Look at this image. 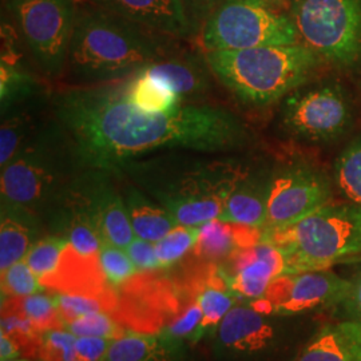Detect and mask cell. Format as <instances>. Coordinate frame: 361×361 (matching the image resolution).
I'll use <instances>...</instances> for the list:
<instances>
[{
	"label": "cell",
	"mask_w": 361,
	"mask_h": 361,
	"mask_svg": "<svg viewBox=\"0 0 361 361\" xmlns=\"http://www.w3.org/2000/svg\"><path fill=\"white\" fill-rule=\"evenodd\" d=\"M50 104L86 169L116 171L173 150L224 153L249 138L243 121L222 107L185 102L165 113L143 111L128 99L123 80L68 86L54 92Z\"/></svg>",
	"instance_id": "obj_1"
},
{
	"label": "cell",
	"mask_w": 361,
	"mask_h": 361,
	"mask_svg": "<svg viewBox=\"0 0 361 361\" xmlns=\"http://www.w3.org/2000/svg\"><path fill=\"white\" fill-rule=\"evenodd\" d=\"M176 40L91 3H77L59 78L70 87L119 82L178 54Z\"/></svg>",
	"instance_id": "obj_2"
},
{
	"label": "cell",
	"mask_w": 361,
	"mask_h": 361,
	"mask_svg": "<svg viewBox=\"0 0 361 361\" xmlns=\"http://www.w3.org/2000/svg\"><path fill=\"white\" fill-rule=\"evenodd\" d=\"M212 153L173 150L130 161L113 171L152 194L180 225L201 226L219 219L226 200L246 171Z\"/></svg>",
	"instance_id": "obj_3"
},
{
	"label": "cell",
	"mask_w": 361,
	"mask_h": 361,
	"mask_svg": "<svg viewBox=\"0 0 361 361\" xmlns=\"http://www.w3.org/2000/svg\"><path fill=\"white\" fill-rule=\"evenodd\" d=\"M213 75L245 104L267 106L297 90L317 65L304 43L205 52Z\"/></svg>",
	"instance_id": "obj_4"
},
{
	"label": "cell",
	"mask_w": 361,
	"mask_h": 361,
	"mask_svg": "<svg viewBox=\"0 0 361 361\" xmlns=\"http://www.w3.org/2000/svg\"><path fill=\"white\" fill-rule=\"evenodd\" d=\"M83 169L68 134L54 118L1 169V202L37 210L50 200H62Z\"/></svg>",
	"instance_id": "obj_5"
},
{
	"label": "cell",
	"mask_w": 361,
	"mask_h": 361,
	"mask_svg": "<svg viewBox=\"0 0 361 361\" xmlns=\"http://www.w3.org/2000/svg\"><path fill=\"white\" fill-rule=\"evenodd\" d=\"M262 240L281 249L286 273L329 269L361 255V207L328 204L288 228L264 232Z\"/></svg>",
	"instance_id": "obj_6"
},
{
	"label": "cell",
	"mask_w": 361,
	"mask_h": 361,
	"mask_svg": "<svg viewBox=\"0 0 361 361\" xmlns=\"http://www.w3.org/2000/svg\"><path fill=\"white\" fill-rule=\"evenodd\" d=\"M300 43L290 18L264 0H221L201 27L205 52Z\"/></svg>",
	"instance_id": "obj_7"
},
{
	"label": "cell",
	"mask_w": 361,
	"mask_h": 361,
	"mask_svg": "<svg viewBox=\"0 0 361 361\" xmlns=\"http://www.w3.org/2000/svg\"><path fill=\"white\" fill-rule=\"evenodd\" d=\"M300 42L325 59L349 65L361 54V0H295Z\"/></svg>",
	"instance_id": "obj_8"
},
{
	"label": "cell",
	"mask_w": 361,
	"mask_h": 361,
	"mask_svg": "<svg viewBox=\"0 0 361 361\" xmlns=\"http://www.w3.org/2000/svg\"><path fill=\"white\" fill-rule=\"evenodd\" d=\"M27 47L46 77H61L73 35L74 0H6Z\"/></svg>",
	"instance_id": "obj_9"
},
{
	"label": "cell",
	"mask_w": 361,
	"mask_h": 361,
	"mask_svg": "<svg viewBox=\"0 0 361 361\" xmlns=\"http://www.w3.org/2000/svg\"><path fill=\"white\" fill-rule=\"evenodd\" d=\"M348 285L349 279L329 269L284 273L271 281L262 298L249 304L265 314L295 317L337 308Z\"/></svg>",
	"instance_id": "obj_10"
},
{
	"label": "cell",
	"mask_w": 361,
	"mask_h": 361,
	"mask_svg": "<svg viewBox=\"0 0 361 361\" xmlns=\"http://www.w3.org/2000/svg\"><path fill=\"white\" fill-rule=\"evenodd\" d=\"M332 190L323 176L304 166L280 170L271 178L264 232L288 228L331 204Z\"/></svg>",
	"instance_id": "obj_11"
},
{
	"label": "cell",
	"mask_w": 361,
	"mask_h": 361,
	"mask_svg": "<svg viewBox=\"0 0 361 361\" xmlns=\"http://www.w3.org/2000/svg\"><path fill=\"white\" fill-rule=\"evenodd\" d=\"M281 113L285 129L313 141L338 135L347 128L350 116L344 94L331 85L290 92Z\"/></svg>",
	"instance_id": "obj_12"
},
{
	"label": "cell",
	"mask_w": 361,
	"mask_h": 361,
	"mask_svg": "<svg viewBox=\"0 0 361 361\" xmlns=\"http://www.w3.org/2000/svg\"><path fill=\"white\" fill-rule=\"evenodd\" d=\"M137 273L122 286L111 314L125 328L138 334H161L180 310L177 290L166 280Z\"/></svg>",
	"instance_id": "obj_13"
},
{
	"label": "cell",
	"mask_w": 361,
	"mask_h": 361,
	"mask_svg": "<svg viewBox=\"0 0 361 361\" xmlns=\"http://www.w3.org/2000/svg\"><path fill=\"white\" fill-rule=\"evenodd\" d=\"M280 316L265 314L250 304L234 305L217 328L219 348L233 357L257 359L285 343L286 329Z\"/></svg>",
	"instance_id": "obj_14"
},
{
	"label": "cell",
	"mask_w": 361,
	"mask_h": 361,
	"mask_svg": "<svg viewBox=\"0 0 361 361\" xmlns=\"http://www.w3.org/2000/svg\"><path fill=\"white\" fill-rule=\"evenodd\" d=\"M221 268L237 297L253 302L264 297L274 279L286 273V259L279 246L262 240L234 253Z\"/></svg>",
	"instance_id": "obj_15"
},
{
	"label": "cell",
	"mask_w": 361,
	"mask_h": 361,
	"mask_svg": "<svg viewBox=\"0 0 361 361\" xmlns=\"http://www.w3.org/2000/svg\"><path fill=\"white\" fill-rule=\"evenodd\" d=\"M106 11L119 15L158 34L189 39L195 31L183 0H87Z\"/></svg>",
	"instance_id": "obj_16"
},
{
	"label": "cell",
	"mask_w": 361,
	"mask_h": 361,
	"mask_svg": "<svg viewBox=\"0 0 361 361\" xmlns=\"http://www.w3.org/2000/svg\"><path fill=\"white\" fill-rule=\"evenodd\" d=\"M40 284L62 295L101 297L116 292L106 281L99 255H82L70 243L62 252L56 271Z\"/></svg>",
	"instance_id": "obj_17"
},
{
	"label": "cell",
	"mask_w": 361,
	"mask_h": 361,
	"mask_svg": "<svg viewBox=\"0 0 361 361\" xmlns=\"http://www.w3.org/2000/svg\"><path fill=\"white\" fill-rule=\"evenodd\" d=\"M185 288L193 295L204 313L202 335L219 328L238 297L233 292L222 268L217 262H205L188 277Z\"/></svg>",
	"instance_id": "obj_18"
},
{
	"label": "cell",
	"mask_w": 361,
	"mask_h": 361,
	"mask_svg": "<svg viewBox=\"0 0 361 361\" xmlns=\"http://www.w3.org/2000/svg\"><path fill=\"white\" fill-rule=\"evenodd\" d=\"M295 361H361V324H324L310 336Z\"/></svg>",
	"instance_id": "obj_19"
},
{
	"label": "cell",
	"mask_w": 361,
	"mask_h": 361,
	"mask_svg": "<svg viewBox=\"0 0 361 361\" xmlns=\"http://www.w3.org/2000/svg\"><path fill=\"white\" fill-rule=\"evenodd\" d=\"M147 75L166 85L174 91L183 102L188 99H198L210 90V74L207 58L202 61L194 55L176 54L168 59L146 67Z\"/></svg>",
	"instance_id": "obj_20"
},
{
	"label": "cell",
	"mask_w": 361,
	"mask_h": 361,
	"mask_svg": "<svg viewBox=\"0 0 361 361\" xmlns=\"http://www.w3.org/2000/svg\"><path fill=\"white\" fill-rule=\"evenodd\" d=\"M264 232L241 224L216 219L200 226V235L193 247V255L205 262L225 261L246 247L262 241Z\"/></svg>",
	"instance_id": "obj_21"
},
{
	"label": "cell",
	"mask_w": 361,
	"mask_h": 361,
	"mask_svg": "<svg viewBox=\"0 0 361 361\" xmlns=\"http://www.w3.org/2000/svg\"><path fill=\"white\" fill-rule=\"evenodd\" d=\"M269 186L271 178L246 174L226 200L219 219L264 229L268 219Z\"/></svg>",
	"instance_id": "obj_22"
},
{
	"label": "cell",
	"mask_w": 361,
	"mask_h": 361,
	"mask_svg": "<svg viewBox=\"0 0 361 361\" xmlns=\"http://www.w3.org/2000/svg\"><path fill=\"white\" fill-rule=\"evenodd\" d=\"M125 204L135 237L146 241L155 244L180 225L168 209L149 200L138 186H128Z\"/></svg>",
	"instance_id": "obj_23"
},
{
	"label": "cell",
	"mask_w": 361,
	"mask_h": 361,
	"mask_svg": "<svg viewBox=\"0 0 361 361\" xmlns=\"http://www.w3.org/2000/svg\"><path fill=\"white\" fill-rule=\"evenodd\" d=\"M38 102L40 97L15 104L1 113L0 128V166L4 168L27 140L42 126L39 125Z\"/></svg>",
	"instance_id": "obj_24"
},
{
	"label": "cell",
	"mask_w": 361,
	"mask_h": 361,
	"mask_svg": "<svg viewBox=\"0 0 361 361\" xmlns=\"http://www.w3.org/2000/svg\"><path fill=\"white\" fill-rule=\"evenodd\" d=\"M177 341L164 334L128 332L113 340L102 361H176Z\"/></svg>",
	"instance_id": "obj_25"
},
{
	"label": "cell",
	"mask_w": 361,
	"mask_h": 361,
	"mask_svg": "<svg viewBox=\"0 0 361 361\" xmlns=\"http://www.w3.org/2000/svg\"><path fill=\"white\" fill-rule=\"evenodd\" d=\"M31 214L26 209L1 202L0 222V269H8L25 259L32 246V229L27 222Z\"/></svg>",
	"instance_id": "obj_26"
},
{
	"label": "cell",
	"mask_w": 361,
	"mask_h": 361,
	"mask_svg": "<svg viewBox=\"0 0 361 361\" xmlns=\"http://www.w3.org/2000/svg\"><path fill=\"white\" fill-rule=\"evenodd\" d=\"M126 97L130 102L147 113H165L185 104L180 97L154 78L140 71L123 79Z\"/></svg>",
	"instance_id": "obj_27"
},
{
	"label": "cell",
	"mask_w": 361,
	"mask_h": 361,
	"mask_svg": "<svg viewBox=\"0 0 361 361\" xmlns=\"http://www.w3.org/2000/svg\"><path fill=\"white\" fill-rule=\"evenodd\" d=\"M1 332L13 337L20 347L22 353H26L28 356H39L43 334L39 332L34 324L13 305L10 298L3 300Z\"/></svg>",
	"instance_id": "obj_28"
},
{
	"label": "cell",
	"mask_w": 361,
	"mask_h": 361,
	"mask_svg": "<svg viewBox=\"0 0 361 361\" xmlns=\"http://www.w3.org/2000/svg\"><path fill=\"white\" fill-rule=\"evenodd\" d=\"M336 182L350 202L361 207V137L340 154L335 166Z\"/></svg>",
	"instance_id": "obj_29"
},
{
	"label": "cell",
	"mask_w": 361,
	"mask_h": 361,
	"mask_svg": "<svg viewBox=\"0 0 361 361\" xmlns=\"http://www.w3.org/2000/svg\"><path fill=\"white\" fill-rule=\"evenodd\" d=\"M13 305L34 324L39 332L44 334L51 329H66L65 322L55 302V297L35 293L23 298H10Z\"/></svg>",
	"instance_id": "obj_30"
},
{
	"label": "cell",
	"mask_w": 361,
	"mask_h": 361,
	"mask_svg": "<svg viewBox=\"0 0 361 361\" xmlns=\"http://www.w3.org/2000/svg\"><path fill=\"white\" fill-rule=\"evenodd\" d=\"M204 313L197 298L185 288V301L180 304L177 314L169 322L161 334L168 336L173 341L192 340L197 341L202 336Z\"/></svg>",
	"instance_id": "obj_31"
},
{
	"label": "cell",
	"mask_w": 361,
	"mask_h": 361,
	"mask_svg": "<svg viewBox=\"0 0 361 361\" xmlns=\"http://www.w3.org/2000/svg\"><path fill=\"white\" fill-rule=\"evenodd\" d=\"M200 235V226L177 225L158 243H155V253L161 269L170 268L178 262L194 245Z\"/></svg>",
	"instance_id": "obj_32"
},
{
	"label": "cell",
	"mask_w": 361,
	"mask_h": 361,
	"mask_svg": "<svg viewBox=\"0 0 361 361\" xmlns=\"http://www.w3.org/2000/svg\"><path fill=\"white\" fill-rule=\"evenodd\" d=\"M68 240L66 237L51 235L38 241L30 247L25 257L30 269L35 273L39 281L50 277L56 271L59 259Z\"/></svg>",
	"instance_id": "obj_33"
},
{
	"label": "cell",
	"mask_w": 361,
	"mask_h": 361,
	"mask_svg": "<svg viewBox=\"0 0 361 361\" xmlns=\"http://www.w3.org/2000/svg\"><path fill=\"white\" fill-rule=\"evenodd\" d=\"M65 328L77 337H104L116 340L126 335L129 331L106 312H91L82 314L65 324Z\"/></svg>",
	"instance_id": "obj_34"
},
{
	"label": "cell",
	"mask_w": 361,
	"mask_h": 361,
	"mask_svg": "<svg viewBox=\"0 0 361 361\" xmlns=\"http://www.w3.org/2000/svg\"><path fill=\"white\" fill-rule=\"evenodd\" d=\"M99 259L106 281L114 289L123 286L137 273H140L126 249L104 243L101 246Z\"/></svg>",
	"instance_id": "obj_35"
},
{
	"label": "cell",
	"mask_w": 361,
	"mask_h": 361,
	"mask_svg": "<svg viewBox=\"0 0 361 361\" xmlns=\"http://www.w3.org/2000/svg\"><path fill=\"white\" fill-rule=\"evenodd\" d=\"M43 289L35 273L22 259L1 271V295L4 298H23L39 293Z\"/></svg>",
	"instance_id": "obj_36"
},
{
	"label": "cell",
	"mask_w": 361,
	"mask_h": 361,
	"mask_svg": "<svg viewBox=\"0 0 361 361\" xmlns=\"http://www.w3.org/2000/svg\"><path fill=\"white\" fill-rule=\"evenodd\" d=\"M77 336L67 329H51L42 335L39 357L43 361H74Z\"/></svg>",
	"instance_id": "obj_37"
},
{
	"label": "cell",
	"mask_w": 361,
	"mask_h": 361,
	"mask_svg": "<svg viewBox=\"0 0 361 361\" xmlns=\"http://www.w3.org/2000/svg\"><path fill=\"white\" fill-rule=\"evenodd\" d=\"M126 252L140 273H149L161 269L155 253L154 243L146 241L140 237H134V240L126 247Z\"/></svg>",
	"instance_id": "obj_38"
},
{
	"label": "cell",
	"mask_w": 361,
	"mask_h": 361,
	"mask_svg": "<svg viewBox=\"0 0 361 361\" xmlns=\"http://www.w3.org/2000/svg\"><path fill=\"white\" fill-rule=\"evenodd\" d=\"M337 310L341 312L344 320L361 324V268L352 279H349L348 289Z\"/></svg>",
	"instance_id": "obj_39"
},
{
	"label": "cell",
	"mask_w": 361,
	"mask_h": 361,
	"mask_svg": "<svg viewBox=\"0 0 361 361\" xmlns=\"http://www.w3.org/2000/svg\"><path fill=\"white\" fill-rule=\"evenodd\" d=\"M113 340L104 337H77L75 355L78 360L102 361L107 355Z\"/></svg>",
	"instance_id": "obj_40"
},
{
	"label": "cell",
	"mask_w": 361,
	"mask_h": 361,
	"mask_svg": "<svg viewBox=\"0 0 361 361\" xmlns=\"http://www.w3.org/2000/svg\"><path fill=\"white\" fill-rule=\"evenodd\" d=\"M219 1L221 0H183L188 11L190 13V16H192L194 23H195V26H197L198 13H202L204 20H205L209 13L219 4Z\"/></svg>",
	"instance_id": "obj_41"
},
{
	"label": "cell",
	"mask_w": 361,
	"mask_h": 361,
	"mask_svg": "<svg viewBox=\"0 0 361 361\" xmlns=\"http://www.w3.org/2000/svg\"><path fill=\"white\" fill-rule=\"evenodd\" d=\"M22 353L20 347L11 336L0 332V359L1 361L15 360Z\"/></svg>",
	"instance_id": "obj_42"
},
{
	"label": "cell",
	"mask_w": 361,
	"mask_h": 361,
	"mask_svg": "<svg viewBox=\"0 0 361 361\" xmlns=\"http://www.w3.org/2000/svg\"><path fill=\"white\" fill-rule=\"evenodd\" d=\"M267 3H269L271 6L277 7V8H284V7H290V1L289 0H264Z\"/></svg>",
	"instance_id": "obj_43"
},
{
	"label": "cell",
	"mask_w": 361,
	"mask_h": 361,
	"mask_svg": "<svg viewBox=\"0 0 361 361\" xmlns=\"http://www.w3.org/2000/svg\"><path fill=\"white\" fill-rule=\"evenodd\" d=\"M7 361H27V360H18V359H15V360H7Z\"/></svg>",
	"instance_id": "obj_44"
},
{
	"label": "cell",
	"mask_w": 361,
	"mask_h": 361,
	"mask_svg": "<svg viewBox=\"0 0 361 361\" xmlns=\"http://www.w3.org/2000/svg\"><path fill=\"white\" fill-rule=\"evenodd\" d=\"M289 1H290V4H292V3H293V1H295V0H289Z\"/></svg>",
	"instance_id": "obj_45"
},
{
	"label": "cell",
	"mask_w": 361,
	"mask_h": 361,
	"mask_svg": "<svg viewBox=\"0 0 361 361\" xmlns=\"http://www.w3.org/2000/svg\"><path fill=\"white\" fill-rule=\"evenodd\" d=\"M74 361H82V360H78V359H77V360H74Z\"/></svg>",
	"instance_id": "obj_46"
}]
</instances>
